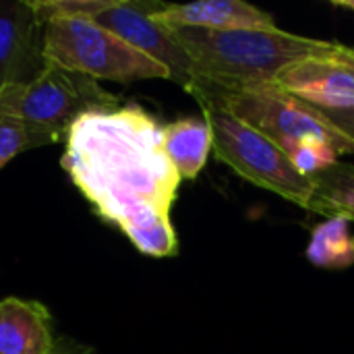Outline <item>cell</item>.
Masks as SVG:
<instances>
[{"mask_svg": "<svg viewBox=\"0 0 354 354\" xmlns=\"http://www.w3.org/2000/svg\"><path fill=\"white\" fill-rule=\"evenodd\" d=\"M62 168L100 218L149 257L178 249L170 207L180 178L162 147V127L139 106L83 114L66 135Z\"/></svg>", "mask_w": 354, "mask_h": 354, "instance_id": "cell-1", "label": "cell"}, {"mask_svg": "<svg viewBox=\"0 0 354 354\" xmlns=\"http://www.w3.org/2000/svg\"><path fill=\"white\" fill-rule=\"evenodd\" d=\"M170 31L193 60V81L222 89L276 85L280 73L290 64L338 50L336 41L305 37L278 27L241 31L170 27Z\"/></svg>", "mask_w": 354, "mask_h": 354, "instance_id": "cell-2", "label": "cell"}, {"mask_svg": "<svg viewBox=\"0 0 354 354\" xmlns=\"http://www.w3.org/2000/svg\"><path fill=\"white\" fill-rule=\"evenodd\" d=\"M191 95L199 102L212 129L214 153L218 160L228 164L245 180L305 209H315L317 191L313 178L301 174L292 166L290 158L270 137L234 116L216 97L207 93Z\"/></svg>", "mask_w": 354, "mask_h": 354, "instance_id": "cell-3", "label": "cell"}, {"mask_svg": "<svg viewBox=\"0 0 354 354\" xmlns=\"http://www.w3.org/2000/svg\"><path fill=\"white\" fill-rule=\"evenodd\" d=\"M44 56L48 64L93 81L133 83L170 79L166 66L85 17L44 23Z\"/></svg>", "mask_w": 354, "mask_h": 354, "instance_id": "cell-4", "label": "cell"}, {"mask_svg": "<svg viewBox=\"0 0 354 354\" xmlns=\"http://www.w3.org/2000/svg\"><path fill=\"white\" fill-rule=\"evenodd\" d=\"M118 108V95L97 81L48 64L33 81L0 91V114L29 127L44 145L66 139L87 112Z\"/></svg>", "mask_w": 354, "mask_h": 354, "instance_id": "cell-5", "label": "cell"}, {"mask_svg": "<svg viewBox=\"0 0 354 354\" xmlns=\"http://www.w3.org/2000/svg\"><path fill=\"white\" fill-rule=\"evenodd\" d=\"M187 91L216 97L234 116L270 137L286 156L309 139H326L334 143L338 153H354L353 139L346 137L319 108L297 100L276 85L222 89L209 83L193 81Z\"/></svg>", "mask_w": 354, "mask_h": 354, "instance_id": "cell-6", "label": "cell"}, {"mask_svg": "<svg viewBox=\"0 0 354 354\" xmlns=\"http://www.w3.org/2000/svg\"><path fill=\"white\" fill-rule=\"evenodd\" d=\"M162 6L164 2L112 0L106 10L93 17V21L166 66L170 81L187 89L193 81V60L178 44L170 27L153 19V12H158Z\"/></svg>", "mask_w": 354, "mask_h": 354, "instance_id": "cell-7", "label": "cell"}, {"mask_svg": "<svg viewBox=\"0 0 354 354\" xmlns=\"http://www.w3.org/2000/svg\"><path fill=\"white\" fill-rule=\"evenodd\" d=\"M48 66L44 23L29 0H0V91L33 81Z\"/></svg>", "mask_w": 354, "mask_h": 354, "instance_id": "cell-8", "label": "cell"}, {"mask_svg": "<svg viewBox=\"0 0 354 354\" xmlns=\"http://www.w3.org/2000/svg\"><path fill=\"white\" fill-rule=\"evenodd\" d=\"M276 87L319 110L354 108V73L336 58V52L290 64L276 79Z\"/></svg>", "mask_w": 354, "mask_h": 354, "instance_id": "cell-9", "label": "cell"}, {"mask_svg": "<svg viewBox=\"0 0 354 354\" xmlns=\"http://www.w3.org/2000/svg\"><path fill=\"white\" fill-rule=\"evenodd\" d=\"M153 19L166 27H193L209 31L276 29L268 10L245 0H201L191 4H164Z\"/></svg>", "mask_w": 354, "mask_h": 354, "instance_id": "cell-10", "label": "cell"}, {"mask_svg": "<svg viewBox=\"0 0 354 354\" xmlns=\"http://www.w3.org/2000/svg\"><path fill=\"white\" fill-rule=\"evenodd\" d=\"M54 344L52 315L41 303L0 299V354H52Z\"/></svg>", "mask_w": 354, "mask_h": 354, "instance_id": "cell-11", "label": "cell"}, {"mask_svg": "<svg viewBox=\"0 0 354 354\" xmlns=\"http://www.w3.org/2000/svg\"><path fill=\"white\" fill-rule=\"evenodd\" d=\"M162 147L180 180L195 178L214 149V135L207 120L183 118L162 127Z\"/></svg>", "mask_w": 354, "mask_h": 354, "instance_id": "cell-12", "label": "cell"}, {"mask_svg": "<svg viewBox=\"0 0 354 354\" xmlns=\"http://www.w3.org/2000/svg\"><path fill=\"white\" fill-rule=\"evenodd\" d=\"M307 259L326 270L348 268L354 263V234L351 220L330 218L313 228L311 243L307 247Z\"/></svg>", "mask_w": 354, "mask_h": 354, "instance_id": "cell-13", "label": "cell"}, {"mask_svg": "<svg viewBox=\"0 0 354 354\" xmlns=\"http://www.w3.org/2000/svg\"><path fill=\"white\" fill-rule=\"evenodd\" d=\"M315 183L317 199L315 209L328 218L354 220V166L336 162L332 168L311 176Z\"/></svg>", "mask_w": 354, "mask_h": 354, "instance_id": "cell-14", "label": "cell"}, {"mask_svg": "<svg viewBox=\"0 0 354 354\" xmlns=\"http://www.w3.org/2000/svg\"><path fill=\"white\" fill-rule=\"evenodd\" d=\"M41 139L23 122L0 114V170L19 153L41 147Z\"/></svg>", "mask_w": 354, "mask_h": 354, "instance_id": "cell-15", "label": "cell"}, {"mask_svg": "<svg viewBox=\"0 0 354 354\" xmlns=\"http://www.w3.org/2000/svg\"><path fill=\"white\" fill-rule=\"evenodd\" d=\"M346 137H351L354 141V108L346 110H322Z\"/></svg>", "mask_w": 354, "mask_h": 354, "instance_id": "cell-16", "label": "cell"}, {"mask_svg": "<svg viewBox=\"0 0 354 354\" xmlns=\"http://www.w3.org/2000/svg\"><path fill=\"white\" fill-rule=\"evenodd\" d=\"M52 354H95V351L91 346H87V344H81V342L73 340V338L60 336V338H56Z\"/></svg>", "mask_w": 354, "mask_h": 354, "instance_id": "cell-17", "label": "cell"}, {"mask_svg": "<svg viewBox=\"0 0 354 354\" xmlns=\"http://www.w3.org/2000/svg\"><path fill=\"white\" fill-rule=\"evenodd\" d=\"M336 58L346 66V68H351L354 73V48H348V46H338V50H336Z\"/></svg>", "mask_w": 354, "mask_h": 354, "instance_id": "cell-18", "label": "cell"}, {"mask_svg": "<svg viewBox=\"0 0 354 354\" xmlns=\"http://www.w3.org/2000/svg\"><path fill=\"white\" fill-rule=\"evenodd\" d=\"M332 4H334V6H340V8H348V10H354V0H334Z\"/></svg>", "mask_w": 354, "mask_h": 354, "instance_id": "cell-19", "label": "cell"}]
</instances>
